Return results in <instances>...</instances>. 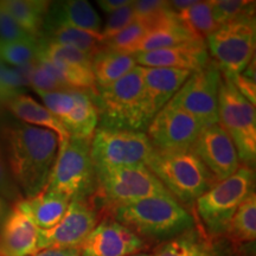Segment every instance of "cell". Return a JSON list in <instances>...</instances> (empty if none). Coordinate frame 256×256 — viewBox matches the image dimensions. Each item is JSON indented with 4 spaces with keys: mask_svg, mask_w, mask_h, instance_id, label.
<instances>
[{
    "mask_svg": "<svg viewBox=\"0 0 256 256\" xmlns=\"http://www.w3.org/2000/svg\"><path fill=\"white\" fill-rule=\"evenodd\" d=\"M4 154L20 194L31 198L46 188L58 153L60 140L52 130L16 122L2 128Z\"/></svg>",
    "mask_w": 256,
    "mask_h": 256,
    "instance_id": "cell-1",
    "label": "cell"
},
{
    "mask_svg": "<svg viewBox=\"0 0 256 256\" xmlns=\"http://www.w3.org/2000/svg\"><path fill=\"white\" fill-rule=\"evenodd\" d=\"M116 222L138 236L172 240L194 228L191 214L172 196H156L113 208Z\"/></svg>",
    "mask_w": 256,
    "mask_h": 256,
    "instance_id": "cell-2",
    "label": "cell"
},
{
    "mask_svg": "<svg viewBox=\"0 0 256 256\" xmlns=\"http://www.w3.org/2000/svg\"><path fill=\"white\" fill-rule=\"evenodd\" d=\"M94 101L100 127L144 132L152 121L139 66L116 82L98 88Z\"/></svg>",
    "mask_w": 256,
    "mask_h": 256,
    "instance_id": "cell-3",
    "label": "cell"
},
{
    "mask_svg": "<svg viewBox=\"0 0 256 256\" xmlns=\"http://www.w3.org/2000/svg\"><path fill=\"white\" fill-rule=\"evenodd\" d=\"M147 168L179 204L196 203L218 182L191 147L154 150Z\"/></svg>",
    "mask_w": 256,
    "mask_h": 256,
    "instance_id": "cell-4",
    "label": "cell"
},
{
    "mask_svg": "<svg viewBox=\"0 0 256 256\" xmlns=\"http://www.w3.org/2000/svg\"><path fill=\"white\" fill-rule=\"evenodd\" d=\"M255 2L206 37V48L229 80L243 72L255 55Z\"/></svg>",
    "mask_w": 256,
    "mask_h": 256,
    "instance_id": "cell-5",
    "label": "cell"
},
{
    "mask_svg": "<svg viewBox=\"0 0 256 256\" xmlns=\"http://www.w3.org/2000/svg\"><path fill=\"white\" fill-rule=\"evenodd\" d=\"M92 139L70 136L60 142L58 153L44 190L72 200H87L98 188L90 154Z\"/></svg>",
    "mask_w": 256,
    "mask_h": 256,
    "instance_id": "cell-6",
    "label": "cell"
},
{
    "mask_svg": "<svg viewBox=\"0 0 256 256\" xmlns=\"http://www.w3.org/2000/svg\"><path fill=\"white\" fill-rule=\"evenodd\" d=\"M254 171L248 166H242L198 198V216L210 236L226 235L238 206L254 194Z\"/></svg>",
    "mask_w": 256,
    "mask_h": 256,
    "instance_id": "cell-7",
    "label": "cell"
},
{
    "mask_svg": "<svg viewBox=\"0 0 256 256\" xmlns=\"http://www.w3.org/2000/svg\"><path fill=\"white\" fill-rule=\"evenodd\" d=\"M218 124L232 138L240 162L254 166L256 159L255 106L222 74L218 88Z\"/></svg>",
    "mask_w": 256,
    "mask_h": 256,
    "instance_id": "cell-8",
    "label": "cell"
},
{
    "mask_svg": "<svg viewBox=\"0 0 256 256\" xmlns=\"http://www.w3.org/2000/svg\"><path fill=\"white\" fill-rule=\"evenodd\" d=\"M154 150L145 132L98 127L92 138L90 154L95 170L147 166Z\"/></svg>",
    "mask_w": 256,
    "mask_h": 256,
    "instance_id": "cell-9",
    "label": "cell"
},
{
    "mask_svg": "<svg viewBox=\"0 0 256 256\" xmlns=\"http://www.w3.org/2000/svg\"><path fill=\"white\" fill-rule=\"evenodd\" d=\"M102 197L113 206L156 196H171L145 165L95 170Z\"/></svg>",
    "mask_w": 256,
    "mask_h": 256,
    "instance_id": "cell-10",
    "label": "cell"
},
{
    "mask_svg": "<svg viewBox=\"0 0 256 256\" xmlns=\"http://www.w3.org/2000/svg\"><path fill=\"white\" fill-rule=\"evenodd\" d=\"M222 72L215 60L194 72L170 104L200 120L204 127L218 122V88Z\"/></svg>",
    "mask_w": 256,
    "mask_h": 256,
    "instance_id": "cell-11",
    "label": "cell"
},
{
    "mask_svg": "<svg viewBox=\"0 0 256 256\" xmlns=\"http://www.w3.org/2000/svg\"><path fill=\"white\" fill-rule=\"evenodd\" d=\"M37 94L70 136L92 139L98 124V112L92 92L66 89Z\"/></svg>",
    "mask_w": 256,
    "mask_h": 256,
    "instance_id": "cell-12",
    "label": "cell"
},
{
    "mask_svg": "<svg viewBox=\"0 0 256 256\" xmlns=\"http://www.w3.org/2000/svg\"><path fill=\"white\" fill-rule=\"evenodd\" d=\"M98 224V214L87 200H72L63 218L49 230L38 229L37 252L80 248Z\"/></svg>",
    "mask_w": 256,
    "mask_h": 256,
    "instance_id": "cell-13",
    "label": "cell"
},
{
    "mask_svg": "<svg viewBox=\"0 0 256 256\" xmlns=\"http://www.w3.org/2000/svg\"><path fill=\"white\" fill-rule=\"evenodd\" d=\"M203 128L196 118L168 104L150 122L146 136L156 150L190 148Z\"/></svg>",
    "mask_w": 256,
    "mask_h": 256,
    "instance_id": "cell-14",
    "label": "cell"
},
{
    "mask_svg": "<svg viewBox=\"0 0 256 256\" xmlns=\"http://www.w3.org/2000/svg\"><path fill=\"white\" fill-rule=\"evenodd\" d=\"M191 150L218 182L229 178L241 168L232 138L218 122L204 127Z\"/></svg>",
    "mask_w": 256,
    "mask_h": 256,
    "instance_id": "cell-15",
    "label": "cell"
},
{
    "mask_svg": "<svg viewBox=\"0 0 256 256\" xmlns=\"http://www.w3.org/2000/svg\"><path fill=\"white\" fill-rule=\"evenodd\" d=\"M145 240L115 220H104L80 246L81 256H130L145 248Z\"/></svg>",
    "mask_w": 256,
    "mask_h": 256,
    "instance_id": "cell-16",
    "label": "cell"
},
{
    "mask_svg": "<svg viewBox=\"0 0 256 256\" xmlns=\"http://www.w3.org/2000/svg\"><path fill=\"white\" fill-rule=\"evenodd\" d=\"M136 66L144 68H172L197 72L210 62L206 43L196 40L165 49L132 55Z\"/></svg>",
    "mask_w": 256,
    "mask_h": 256,
    "instance_id": "cell-17",
    "label": "cell"
},
{
    "mask_svg": "<svg viewBox=\"0 0 256 256\" xmlns=\"http://www.w3.org/2000/svg\"><path fill=\"white\" fill-rule=\"evenodd\" d=\"M142 83L150 116L154 118L172 100L192 72L172 68H144Z\"/></svg>",
    "mask_w": 256,
    "mask_h": 256,
    "instance_id": "cell-18",
    "label": "cell"
},
{
    "mask_svg": "<svg viewBox=\"0 0 256 256\" xmlns=\"http://www.w3.org/2000/svg\"><path fill=\"white\" fill-rule=\"evenodd\" d=\"M38 229L14 208L0 232V256H31L37 252Z\"/></svg>",
    "mask_w": 256,
    "mask_h": 256,
    "instance_id": "cell-19",
    "label": "cell"
},
{
    "mask_svg": "<svg viewBox=\"0 0 256 256\" xmlns=\"http://www.w3.org/2000/svg\"><path fill=\"white\" fill-rule=\"evenodd\" d=\"M57 26H69L100 34L102 23L95 8L86 0H68L50 4L44 22L46 30Z\"/></svg>",
    "mask_w": 256,
    "mask_h": 256,
    "instance_id": "cell-20",
    "label": "cell"
},
{
    "mask_svg": "<svg viewBox=\"0 0 256 256\" xmlns=\"http://www.w3.org/2000/svg\"><path fill=\"white\" fill-rule=\"evenodd\" d=\"M70 200L68 197L49 190H43L37 196L20 198L14 208L20 211L40 230H49L63 218Z\"/></svg>",
    "mask_w": 256,
    "mask_h": 256,
    "instance_id": "cell-21",
    "label": "cell"
},
{
    "mask_svg": "<svg viewBox=\"0 0 256 256\" xmlns=\"http://www.w3.org/2000/svg\"><path fill=\"white\" fill-rule=\"evenodd\" d=\"M196 40H204L188 30L179 22L178 17H176L150 30L146 36H144L136 46H133L124 52L130 54V55H136V54L150 52V51L165 49V48L180 46V44L191 43V42Z\"/></svg>",
    "mask_w": 256,
    "mask_h": 256,
    "instance_id": "cell-22",
    "label": "cell"
},
{
    "mask_svg": "<svg viewBox=\"0 0 256 256\" xmlns=\"http://www.w3.org/2000/svg\"><path fill=\"white\" fill-rule=\"evenodd\" d=\"M5 104L14 114V116L23 121V124L46 128V130L55 132L58 136L60 144L70 138L69 133L55 115L51 113L46 106H42L36 100H34L31 96L20 92L10 98Z\"/></svg>",
    "mask_w": 256,
    "mask_h": 256,
    "instance_id": "cell-23",
    "label": "cell"
},
{
    "mask_svg": "<svg viewBox=\"0 0 256 256\" xmlns=\"http://www.w3.org/2000/svg\"><path fill=\"white\" fill-rule=\"evenodd\" d=\"M136 66V60L130 54L104 48L92 60V72L96 88L107 87L116 82Z\"/></svg>",
    "mask_w": 256,
    "mask_h": 256,
    "instance_id": "cell-24",
    "label": "cell"
},
{
    "mask_svg": "<svg viewBox=\"0 0 256 256\" xmlns=\"http://www.w3.org/2000/svg\"><path fill=\"white\" fill-rule=\"evenodd\" d=\"M51 2L42 0H4L0 5L17 22L19 26L37 38L43 31L44 22Z\"/></svg>",
    "mask_w": 256,
    "mask_h": 256,
    "instance_id": "cell-25",
    "label": "cell"
},
{
    "mask_svg": "<svg viewBox=\"0 0 256 256\" xmlns=\"http://www.w3.org/2000/svg\"><path fill=\"white\" fill-rule=\"evenodd\" d=\"M44 40L72 46L92 57L104 48L100 34L69 26L49 28L46 30V38Z\"/></svg>",
    "mask_w": 256,
    "mask_h": 256,
    "instance_id": "cell-26",
    "label": "cell"
},
{
    "mask_svg": "<svg viewBox=\"0 0 256 256\" xmlns=\"http://www.w3.org/2000/svg\"><path fill=\"white\" fill-rule=\"evenodd\" d=\"M226 234L238 242H254L256 238L255 192L246 198L230 222Z\"/></svg>",
    "mask_w": 256,
    "mask_h": 256,
    "instance_id": "cell-27",
    "label": "cell"
},
{
    "mask_svg": "<svg viewBox=\"0 0 256 256\" xmlns=\"http://www.w3.org/2000/svg\"><path fill=\"white\" fill-rule=\"evenodd\" d=\"M156 256H216L209 243L200 238L194 229L182 234L162 247Z\"/></svg>",
    "mask_w": 256,
    "mask_h": 256,
    "instance_id": "cell-28",
    "label": "cell"
},
{
    "mask_svg": "<svg viewBox=\"0 0 256 256\" xmlns=\"http://www.w3.org/2000/svg\"><path fill=\"white\" fill-rule=\"evenodd\" d=\"M177 17L188 30L203 40L218 28L214 20L210 2H196L190 8L177 14Z\"/></svg>",
    "mask_w": 256,
    "mask_h": 256,
    "instance_id": "cell-29",
    "label": "cell"
},
{
    "mask_svg": "<svg viewBox=\"0 0 256 256\" xmlns=\"http://www.w3.org/2000/svg\"><path fill=\"white\" fill-rule=\"evenodd\" d=\"M40 40L37 38L16 40V42H0V60L17 66L34 62L37 58Z\"/></svg>",
    "mask_w": 256,
    "mask_h": 256,
    "instance_id": "cell-30",
    "label": "cell"
},
{
    "mask_svg": "<svg viewBox=\"0 0 256 256\" xmlns=\"http://www.w3.org/2000/svg\"><path fill=\"white\" fill-rule=\"evenodd\" d=\"M133 8L136 19L148 25L151 30L158 25L177 17V14L172 10L170 2L138 0V2H133Z\"/></svg>",
    "mask_w": 256,
    "mask_h": 256,
    "instance_id": "cell-31",
    "label": "cell"
},
{
    "mask_svg": "<svg viewBox=\"0 0 256 256\" xmlns=\"http://www.w3.org/2000/svg\"><path fill=\"white\" fill-rule=\"evenodd\" d=\"M150 30L151 28H150L148 25L142 20L134 19L132 23L128 25L127 28H124L122 31L115 34L110 40L104 42V46L108 48V49L124 52V51L130 49L133 46H136L144 36H146V34Z\"/></svg>",
    "mask_w": 256,
    "mask_h": 256,
    "instance_id": "cell-32",
    "label": "cell"
},
{
    "mask_svg": "<svg viewBox=\"0 0 256 256\" xmlns=\"http://www.w3.org/2000/svg\"><path fill=\"white\" fill-rule=\"evenodd\" d=\"M252 2L247 0H210L214 20L217 26H220L241 14Z\"/></svg>",
    "mask_w": 256,
    "mask_h": 256,
    "instance_id": "cell-33",
    "label": "cell"
},
{
    "mask_svg": "<svg viewBox=\"0 0 256 256\" xmlns=\"http://www.w3.org/2000/svg\"><path fill=\"white\" fill-rule=\"evenodd\" d=\"M134 19H136V14H134L133 2L110 14L104 26L101 28L100 37L102 42L113 38L115 34H119L120 31H122L124 28H127L128 25L132 23Z\"/></svg>",
    "mask_w": 256,
    "mask_h": 256,
    "instance_id": "cell-34",
    "label": "cell"
},
{
    "mask_svg": "<svg viewBox=\"0 0 256 256\" xmlns=\"http://www.w3.org/2000/svg\"><path fill=\"white\" fill-rule=\"evenodd\" d=\"M28 86H31L36 92H52L69 89L64 87L63 84L57 81L42 64L38 62L37 58L34 62L32 69L28 75Z\"/></svg>",
    "mask_w": 256,
    "mask_h": 256,
    "instance_id": "cell-35",
    "label": "cell"
},
{
    "mask_svg": "<svg viewBox=\"0 0 256 256\" xmlns=\"http://www.w3.org/2000/svg\"><path fill=\"white\" fill-rule=\"evenodd\" d=\"M25 82L16 68H10L0 60V100L6 104L10 98L20 94L19 89L24 87Z\"/></svg>",
    "mask_w": 256,
    "mask_h": 256,
    "instance_id": "cell-36",
    "label": "cell"
},
{
    "mask_svg": "<svg viewBox=\"0 0 256 256\" xmlns=\"http://www.w3.org/2000/svg\"><path fill=\"white\" fill-rule=\"evenodd\" d=\"M31 37L17 22L8 14V11L0 5V42H16L28 40Z\"/></svg>",
    "mask_w": 256,
    "mask_h": 256,
    "instance_id": "cell-37",
    "label": "cell"
},
{
    "mask_svg": "<svg viewBox=\"0 0 256 256\" xmlns=\"http://www.w3.org/2000/svg\"><path fill=\"white\" fill-rule=\"evenodd\" d=\"M20 191L16 185L11 172H10L8 162H6L4 150L0 145V197L14 200V203L22 198Z\"/></svg>",
    "mask_w": 256,
    "mask_h": 256,
    "instance_id": "cell-38",
    "label": "cell"
},
{
    "mask_svg": "<svg viewBox=\"0 0 256 256\" xmlns=\"http://www.w3.org/2000/svg\"><path fill=\"white\" fill-rule=\"evenodd\" d=\"M235 88L244 96L252 104L256 102V82H255V62L254 60L243 72L230 80Z\"/></svg>",
    "mask_w": 256,
    "mask_h": 256,
    "instance_id": "cell-39",
    "label": "cell"
},
{
    "mask_svg": "<svg viewBox=\"0 0 256 256\" xmlns=\"http://www.w3.org/2000/svg\"><path fill=\"white\" fill-rule=\"evenodd\" d=\"M31 256H81V254H80V248H60L44 249Z\"/></svg>",
    "mask_w": 256,
    "mask_h": 256,
    "instance_id": "cell-40",
    "label": "cell"
},
{
    "mask_svg": "<svg viewBox=\"0 0 256 256\" xmlns=\"http://www.w3.org/2000/svg\"><path fill=\"white\" fill-rule=\"evenodd\" d=\"M130 2H132L130 0H100L98 2V4L106 14H113Z\"/></svg>",
    "mask_w": 256,
    "mask_h": 256,
    "instance_id": "cell-41",
    "label": "cell"
},
{
    "mask_svg": "<svg viewBox=\"0 0 256 256\" xmlns=\"http://www.w3.org/2000/svg\"><path fill=\"white\" fill-rule=\"evenodd\" d=\"M8 206H6L4 198L0 197V222H2V220H5V217L8 216Z\"/></svg>",
    "mask_w": 256,
    "mask_h": 256,
    "instance_id": "cell-42",
    "label": "cell"
},
{
    "mask_svg": "<svg viewBox=\"0 0 256 256\" xmlns=\"http://www.w3.org/2000/svg\"><path fill=\"white\" fill-rule=\"evenodd\" d=\"M130 256H156V254H145V252H138V254L130 255Z\"/></svg>",
    "mask_w": 256,
    "mask_h": 256,
    "instance_id": "cell-43",
    "label": "cell"
},
{
    "mask_svg": "<svg viewBox=\"0 0 256 256\" xmlns=\"http://www.w3.org/2000/svg\"><path fill=\"white\" fill-rule=\"evenodd\" d=\"M2 106H4V104H2V100H0V118H2Z\"/></svg>",
    "mask_w": 256,
    "mask_h": 256,
    "instance_id": "cell-44",
    "label": "cell"
}]
</instances>
